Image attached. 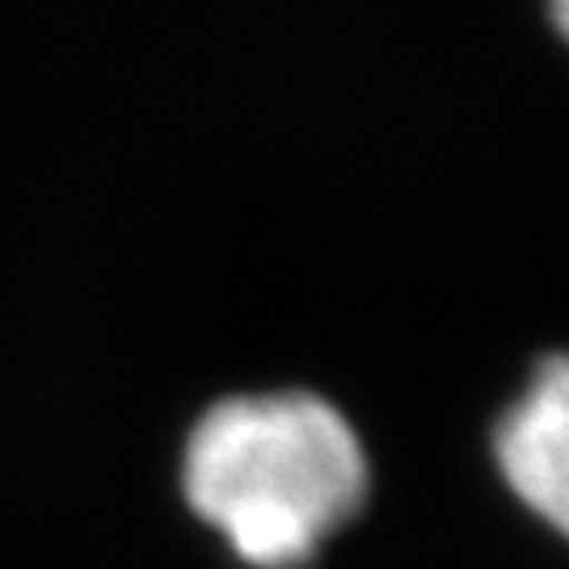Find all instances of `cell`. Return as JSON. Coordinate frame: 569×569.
<instances>
[{
  "instance_id": "cell-1",
  "label": "cell",
  "mask_w": 569,
  "mask_h": 569,
  "mask_svg": "<svg viewBox=\"0 0 569 569\" xmlns=\"http://www.w3.org/2000/svg\"><path fill=\"white\" fill-rule=\"evenodd\" d=\"M367 451L312 392L237 397L199 418L182 456L190 510L253 569H300L363 510Z\"/></svg>"
},
{
  "instance_id": "cell-2",
  "label": "cell",
  "mask_w": 569,
  "mask_h": 569,
  "mask_svg": "<svg viewBox=\"0 0 569 569\" xmlns=\"http://www.w3.org/2000/svg\"><path fill=\"white\" fill-rule=\"evenodd\" d=\"M569 371L552 355L531 376L523 397L498 422L493 456L510 493L552 531L566 528L569 507Z\"/></svg>"
}]
</instances>
